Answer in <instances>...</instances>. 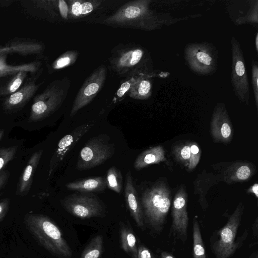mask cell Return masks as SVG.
<instances>
[{
    "instance_id": "obj_1",
    "label": "cell",
    "mask_w": 258,
    "mask_h": 258,
    "mask_svg": "<svg viewBox=\"0 0 258 258\" xmlns=\"http://www.w3.org/2000/svg\"><path fill=\"white\" fill-rule=\"evenodd\" d=\"M152 0L129 1L102 20L103 24L123 28L153 31L164 26L201 16V14L174 17L170 13L158 12L151 7Z\"/></svg>"
},
{
    "instance_id": "obj_2",
    "label": "cell",
    "mask_w": 258,
    "mask_h": 258,
    "mask_svg": "<svg viewBox=\"0 0 258 258\" xmlns=\"http://www.w3.org/2000/svg\"><path fill=\"white\" fill-rule=\"evenodd\" d=\"M108 59L111 70L120 77L152 75L153 73L149 52L138 44L118 45L112 49Z\"/></svg>"
},
{
    "instance_id": "obj_3",
    "label": "cell",
    "mask_w": 258,
    "mask_h": 258,
    "mask_svg": "<svg viewBox=\"0 0 258 258\" xmlns=\"http://www.w3.org/2000/svg\"><path fill=\"white\" fill-rule=\"evenodd\" d=\"M25 224L38 242L46 250L58 258H71L72 250L57 225L48 216L27 214Z\"/></svg>"
},
{
    "instance_id": "obj_4",
    "label": "cell",
    "mask_w": 258,
    "mask_h": 258,
    "mask_svg": "<svg viewBox=\"0 0 258 258\" xmlns=\"http://www.w3.org/2000/svg\"><path fill=\"white\" fill-rule=\"evenodd\" d=\"M141 204L145 224L154 232L163 229L171 205V192L163 180H159L142 192Z\"/></svg>"
},
{
    "instance_id": "obj_5",
    "label": "cell",
    "mask_w": 258,
    "mask_h": 258,
    "mask_svg": "<svg viewBox=\"0 0 258 258\" xmlns=\"http://www.w3.org/2000/svg\"><path fill=\"white\" fill-rule=\"evenodd\" d=\"M244 209V205L240 203L225 225L211 236V248L216 258H230L246 239L247 231L242 236L237 237Z\"/></svg>"
},
{
    "instance_id": "obj_6",
    "label": "cell",
    "mask_w": 258,
    "mask_h": 258,
    "mask_svg": "<svg viewBox=\"0 0 258 258\" xmlns=\"http://www.w3.org/2000/svg\"><path fill=\"white\" fill-rule=\"evenodd\" d=\"M184 57L188 68L197 75H211L217 70L218 51L212 43L203 42L187 44L184 49Z\"/></svg>"
},
{
    "instance_id": "obj_7",
    "label": "cell",
    "mask_w": 258,
    "mask_h": 258,
    "mask_svg": "<svg viewBox=\"0 0 258 258\" xmlns=\"http://www.w3.org/2000/svg\"><path fill=\"white\" fill-rule=\"evenodd\" d=\"M114 152V144L110 142L107 135L94 137L81 150L76 168L79 171L94 168L109 159Z\"/></svg>"
},
{
    "instance_id": "obj_8",
    "label": "cell",
    "mask_w": 258,
    "mask_h": 258,
    "mask_svg": "<svg viewBox=\"0 0 258 258\" xmlns=\"http://www.w3.org/2000/svg\"><path fill=\"white\" fill-rule=\"evenodd\" d=\"M231 83L234 94L241 103L249 106L250 89L245 61L240 44L235 36L231 39Z\"/></svg>"
},
{
    "instance_id": "obj_9",
    "label": "cell",
    "mask_w": 258,
    "mask_h": 258,
    "mask_svg": "<svg viewBox=\"0 0 258 258\" xmlns=\"http://www.w3.org/2000/svg\"><path fill=\"white\" fill-rule=\"evenodd\" d=\"M60 204L68 213L82 219L103 217L106 213L101 201L92 193L81 192L68 195L61 200Z\"/></svg>"
},
{
    "instance_id": "obj_10",
    "label": "cell",
    "mask_w": 258,
    "mask_h": 258,
    "mask_svg": "<svg viewBox=\"0 0 258 258\" xmlns=\"http://www.w3.org/2000/svg\"><path fill=\"white\" fill-rule=\"evenodd\" d=\"M106 68L103 64L96 69L86 80L78 91L70 112L75 115L83 107L89 104L102 88L106 79Z\"/></svg>"
},
{
    "instance_id": "obj_11",
    "label": "cell",
    "mask_w": 258,
    "mask_h": 258,
    "mask_svg": "<svg viewBox=\"0 0 258 258\" xmlns=\"http://www.w3.org/2000/svg\"><path fill=\"white\" fill-rule=\"evenodd\" d=\"M187 195L181 186L176 192L172 208L171 233L173 236L184 243L187 237L189 218L187 211Z\"/></svg>"
},
{
    "instance_id": "obj_12",
    "label": "cell",
    "mask_w": 258,
    "mask_h": 258,
    "mask_svg": "<svg viewBox=\"0 0 258 258\" xmlns=\"http://www.w3.org/2000/svg\"><path fill=\"white\" fill-rule=\"evenodd\" d=\"M213 167L217 171L221 181L228 184L246 181L256 173L255 165L247 161L221 162Z\"/></svg>"
},
{
    "instance_id": "obj_13",
    "label": "cell",
    "mask_w": 258,
    "mask_h": 258,
    "mask_svg": "<svg viewBox=\"0 0 258 258\" xmlns=\"http://www.w3.org/2000/svg\"><path fill=\"white\" fill-rule=\"evenodd\" d=\"M94 124V121H91L78 126L60 140L49 161L48 179L69 152L81 138L93 127Z\"/></svg>"
},
{
    "instance_id": "obj_14",
    "label": "cell",
    "mask_w": 258,
    "mask_h": 258,
    "mask_svg": "<svg viewBox=\"0 0 258 258\" xmlns=\"http://www.w3.org/2000/svg\"><path fill=\"white\" fill-rule=\"evenodd\" d=\"M211 133L216 142L229 143L234 130L225 104L220 102L215 106L211 121Z\"/></svg>"
},
{
    "instance_id": "obj_15",
    "label": "cell",
    "mask_w": 258,
    "mask_h": 258,
    "mask_svg": "<svg viewBox=\"0 0 258 258\" xmlns=\"http://www.w3.org/2000/svg\"><path fill=\"white\" fill-rule=\"evenodd\" d=\"M124 198L131 216L137 225L143 229L145 224L141 201L134 184L132 173L130 171L125 176Z\"/></svg>"
},
{
    "instance_id": "obj_16",
    "label": "cell",
    "mask_w": 258,
    "mask_h": 258,
    "mask_svg": "<svg viewBox=\"0 0 258 258\" xmlns=\"http://www.w3.org/2000/svg\"><path fill=\"white\" fill-rule=\"evenodd\" d=\"M68 21L77 20L98 12L105 6L103 0H69Z\"/></svg>"
},
{
    "instance_id": "obj_17",
    "label": "cell",
    "mask_w": 258,
    "mask_h": 258,
    "mask_svg": "<svg viewBox=\"0 0 258 258\" xmlns=\"http://www.w3.org/2000/svg\"><path fill=\"white\" fill-rule=\"evenodd\" d=\"M221 181L219 176L212 172L203 171L199 174L194 182V193L199 196L198 202L203 209L208 207L206 196L210 188Z\"/></svg>"
},
{
    "instance_id": "obj_18",
    "label": "cell",
    "mask_w": 258,
    "mask_h": 258,
    "mask_svg": "<svg viewBox=\"0 0 258 258\" xmlns=\"http://www.w3.org/2000/svg\"><path fill=\"white\" fill-rule=\"evenodd\" d=\"M165 150L162 146H157L146 150L136 158L134 167L139 170L148 166L167 161Z\"/></svg>"
},
{
    "instance_id": "obj_19",
    "label": "cell",
    "mask_w": 258,
    "mask_h": 258,
    "mask_svg": "<svg viewBox=\"0 0 258 258\" xmlns=\"http://www.w3.org/2000/svg\"><path fill=\"white\" fill-rule=\"evenodd\" d=\"M67 189L80 192H100L106 187V178L103 176L88 178L68 183Z\"/></svg>"
},
{
    "instance_id": "obj_20",
    "label": "cell",
    "mask_w": 258,
    "mask_h": 258,
    "mask_svg": "<svg viewBox=\"0 0 258 258\" xmlns=\"http://www.w3.org/2000/svg\"><path fill=\"white\" fill-rule=\"evenodd\" d=\"M43 152V149L36 151L29 159L19 179L18 192L20 195H24L29 191L33 181L34 173L37 169Z\"/></svg>"
},
{
    "instance_id": "obj_21",
    "label": "cell",
    "mask_w": 258,
    "mask_h": 258,
    "mask_svg": "<svg viewBox=\"0 0 258 258\" xmlns=\"http://www.w3.org/2000/svg\"><path fill=\"white\" fill-rule=\"evenodd\" d=\"M151 77L152 75L141 76L128 91V95L137 100H146L149 98L152 93Z\"/></svg>"
},
{
    "instance_id": "obj_22",
    "label": "cell",
    "mask_w": 258,
    "mask_h": 258,
    "mask_svg": "<svg viewBox=\"0 0 258 258\" xmlns=\"http://www.w3.org/2000/svg\"><path fill=\"white\" fill-rule=\"evenodd\" d=\"M119 229L122 249L132 258H138L137 238L133 229L122 222L120 223Z\"/></svg>"
},
{
    "instance_id": "obj_23",
    "label": "cell",
    "mask_w": 258,
    "mask_h": 258,
    "mask_svg": "<svg viewBox=\"0 0 258 258\" xmlns=\"http://www.w3.org/2000/svg\"><path fill=\"white\" fill-rule=\"evenodd\" d=\"M193 258H207L199 221L196 217L192 222Z\"/></svg>"
},
{
    "instance_id": "obj_24",
    "label": "cell",
    "mask_w": 258,
    "mask_h": 258,
    "mask_svg": "<svg viewBox=\"0 0 258 258\" xmlns=\"http://www.w3.org/2000/svg\"><path fill=\"white\" fill-rule=\"evenodd\" d=\"M104 251L103 238L101 235L93 237L84 248L80 258H100Z\"/></svg>"
},
{
    "instance_id": "obj_25",
    "label": "cell",
    "mask_w": 258,
    "mask_h": 258,
    "mask_svg": "<svg viewBox=\"0 0 258 258\" xmlns=\"http://www.w3.org/2000/svg\"><path fill=\"white\" fill-rule=\"evenodd\" d=\"M106 187L120 194L122 186V176L120 170L115 166L110 167L106 177Z\"/></svg>"
},
{
    "instance_id": "obj_26",
    "label": "cell",
    "mask_w": 258,
    "mask_h": 258,
    "mask_svg": "<svg viewBox=\"0 0 258 258\" xmlns=\"http://www.w3.org/2000/svg\"><path fill=\"white\" fill-rule=\"evenodd\" d=\"M235 25L243 24L257 25L258 24V1H251L249 8L246 10L245 14L234 20Z\"/></svg>"
},
{
    "instance_id": "obj_27",
    "label": "cell",
    "mask_w": 258,
    "mask_h": 258,
    "mask_svg": "<svg viewBox=\"0 0 258 258\" xmlns=\"http://www.w3.org/2000/svg\"><path fill=\"white\" fill-rule=\"evenodd\" d=\"M172 152L177 162L187 167L190 157V142L175 145Z\"/></svg>"
},
{
    "instance_id": "obj_28",
    "label": "cell",
    "mask_w": 258,
    "mask_h": 258,
    "mask_svg": "<svg viewBox=\"0 0 258 258\" xmlns=\"http://www.w3.org/2000/svg\"><path fill=\"white\" fill-rule=\"evenodd\" d=\"M79 53L77 50H72L65 52L54 62V69H63L74 64L79 56Z\"/></svg>"
},
{
    "instance_id": "obj_29",
    "label": "cell",
    "mask_w": 258,
    "mask_h": 258,
    "mask_svg": "<svg viewBox=\"0 0 258 258\" xmlns=\"http://www.w3.org/2000/svg\"><path fill=\"white\" fill-rule=\"evenodd\" d=\"M18 146H13L0 148V172L11 160L17 152Z\"/></svg>"
},
{
    "instance_id": "obj_30",
    "label": "cell",
    "mask_w": 258,
    "mask_h": 258,
    "mask_svg": "<svg viewBox=\"0 0 258 258\" xmlns=\"http://www.w3.org/2000/svg\"><path fill=\"white\" fill-rule=\"evenodd\" d=\"M190 157L187 166V170L191 171L198 165L201 156L202 151L196 142H190Z\"/></svg>"
},
{
    "instance_id": "obj_31",
    "label": "cell",
    "mask_w": 258,
    "mask_h": 258,
    "mask_svg": "<svg viewBox=\"0 0 258 258\" xmlns=\"http://www.w3.org/2000/svg\"><path fill=\"white\" fill-rule=\"evenodd\" d=\"M258 64L256 61L251 62V84L256 108H258Z\"/></svg>"
},
{
    "instance_id": "obj_32",
    "label": "cell",
    "mask_w": 258,
    "mask_h": 258,
    "mask_svg": "<svg viewBox=\"0 0 258 258\" xmlns=\"http://www.w3.org/2000/svg\"><path fill=\"white\" fill-rule=\"evenodd\" d=\"M143 75H136L127 78V80L124 81L120 86L116 92L117 97H122L126 92H128L131 87L138 80L139 77Z\"/></svg>"
},
{
    "instance_id": "obj_33",
    "label": "cell",
    "mask_w": 258,
    "mask_h": 258,
    "mask_svg": "<svg viewBox=\"0 0 258 258\" xmlns=\"http://www.w3.org/2000/svg\"><path fill=\"white\" fill-rule=\"evenodd\" d=\"M138 258H155L150 250L145 246L138 247Z\"/></svg>"
},
{
    "instance_id": "obj_34",
    "label": "cell",
    "mask_w": 258,
    "mask_h": 258,
    "mask_svg": "<svg viewBox=\"0 0 258 258\" xmlns=\"http://www.w3.org/2000/svg\"><path fill=\"white\" fill-rule=\"evenodd\" d=\"M9 205L10 200L9 199H5L0 201V222L6 216L9 210Z\"/></svg>"
},
{
    "instance_id": "obj_35",
    "label": "cell",
    "mask_w": 258,
    "mask_h": 258,
    "mask_svg": "<svg viewBox=\"0 0 258 258\" xmlns=\"http://www.w3.org/2000/svg\"><path fill=\"white\" fill-rule=\"evenodd\" d=\"M23 98V95L21 92H16L12 94L9 100V103L15 105L20 103Z\"/></svg>"
},
{
    "instance_id": "obj_36",
    "label": "cell",
    "mask_w": 258,
    "mask_h": 258,
    "mask_svg": "<svg viewBox=\"0 0 258 258\" xmlns=\"http://www.w3.org/2000/svg\"><path fill=\"white\" fill-rule=\"evenodd\" d=\"M8 176V171L2 170L0 172V190L6 183Z\"/></svg>"
},
{
    "instance_id": "obj_37",
    "label": "cell",
    "mask_w": 258,
    "mask_h": 258,
    "mask_svg": "<svg viewBox=\"0 0 258 258\" xmlns=\"http://www.w3.org/2000/svg\"><path fill=\"white\" fill-rule=\"evenodd\" d=\"M248 194H253L256 198H258V184L255 183L252 185L250 186L246 190Z\"/></svg>"
},
{
    "instance_id": "obj_38",
    "label": "cell",
    "mask_w": 258,
    "mask_h": 258,
    "mask_svg": "<svg viewBox=\"0 0 258 258\" xmlns=\"http://www.w3.org/2000/svg\"><path fill=\"white\" fill-rule=\"evenodd\" d=\"M21 83L22 80L20 78L16 79L10 87V91L12 92L15 91L19 87Z\"/></svg>"
},
{
    "instance_id": "obj_39",
    "label": "cell",
    "mask_w": 258,
    "mask_h": 258,
    "mask_svg": "<svg viewBox=\"0 0 258 258\" xmlns=\"http://www.w3.org/2000/svg\"><path fill=\"white\" fill-rule=\"evenodd\" d=\"M257 217L256 218L255 221L252 226L253 234H254L256 237L257 236Z\"/></svg>"
},
{
    "instance_id": "obj_40",
    "label": "cell",
    "mask_w": 258,
    "mask_h": 258,
    "mask_svg": "<svg viewBox=\"0 0 258 258\" xmlns=\"http://www.w3.org/2000/svg\"><path fill=\"white\" fill-rule=\"evenodd\" d=\"M160 257L161 258H174L171 254L166 251L161 252Z\"/></svg>"
},
{
    "instance_id": "obj_41",
    "label": "cell",
    "mask_w": 258,
    "mask_h": 258,
    "mask_svg": "<svg viewBox=\"0 0 258 258\" xmlns=\"http://www.w3.org/2000/svg\"><path fill=\"white\" fill-rule=\"evenodd\" d=\"M255 46L256 52H258V33H256L255 38Z\"/></svg>"
},
{
    "instance_id": "obj_42",
    "label": "cell",
    "mask_w": 258,
    "mask_h": 258,
    "mask_svg": "<svg viewBox=\"0 0 258 258\" xmlns=\"http://www.w3.org/2000/svg\"><path fill=\"white\" fill-rule=\"evenodd\" d=\"M248 258H258V253L257 251H253L249 256Z\"/></svg>"
},
{
    "instance_id": "obj_43",
    "label": "cell",
    "mask_w": 258,
    "mask_h": 258,
    "mask_svg": "<svg viewBox=\"0 0 258 258\" xmlns=\"http://www.w3.org/2000/svg\"><path fill=\"white\" fill-rule=\"evenodd\" d=\"M4 131L3 130H0V140L2 139L4 136Z\"/></svg>"
}]
</instances>
